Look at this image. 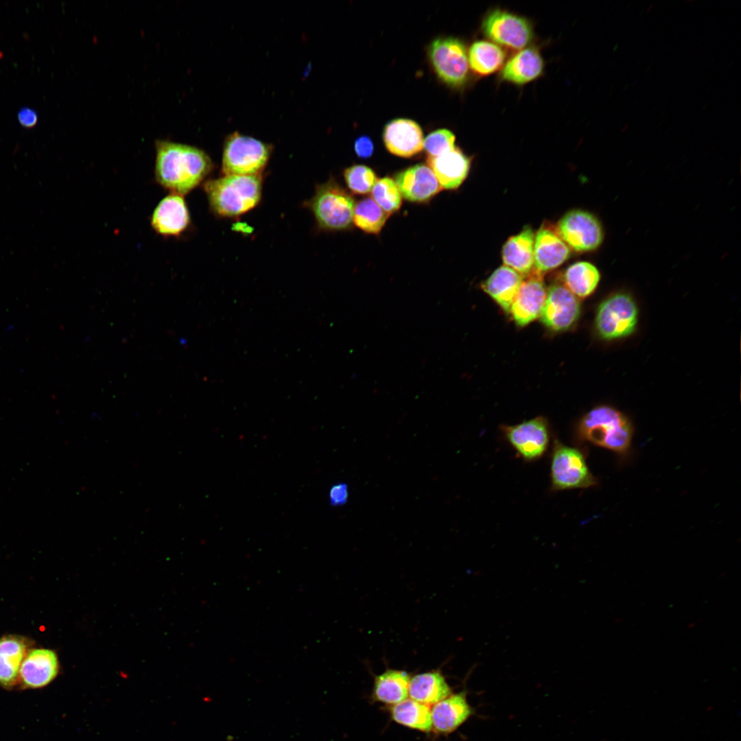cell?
<instances>
[{
	"instance_id": "obj_1",
	"label": "cell",
	"mask_w": 741,
	"mask_h": 741,
	"mask_svg": "<svg viewBox=\"0 0 741 741\" xmlns=\"http://www.w3.org/2000/svg\"><path fill=\"white\" fill-rule=\"evenodd\" d=\"M154 176L171 193L185 195L211 172L213 163L203 150L167 140L155 141Z\"/></svg>"
},
{
	"instance_id": "obj_2",
	"label": "cell",
	"mask_w": 741,
	"mask_h": 741,
	"mask_svg": "<svg viewBox=\"0 0 741 741\" xmlns=\"http://www.w3.org/2000/svg\"><path fill=\"white\" fill-rule=\"evenodd\" d=\"M204 189L215 213L237 216L252 209L259 202L261 178L259 175H225L206 182Z\"/></svg>"
},
{
	"instance_id": "obj_3",
	"label": "cell",
	"mask_w": 741,
	"mask_h": 741,
	"mask_svg": "<svg viewBox=\"0 0 741 741\" xmlns=\"http://www.w3.org/2000/svg\"><path fill=\"white\" fill-rule=\"evenodd\" d=\"M577 435L581 440L622 453L631 445L633 427L621 412L601 405L583 416L578 425Z\"/></svg>"
},
{
	"instance_id": "obj_4",
	"label": "cell",
	"mask_w": 741,
	"mask_h": 741,
	"mask_svg": "<svg viewBox=\"0 0 741 741\" xmlns=\"http://www.w3.org/2000/svg\"><path fill=\"white\" fill-rule=\"evenodd\" d=\"M307 206L312 211L319 226L323 229L340 231L351 226L354 199L333 179L316 187Z\"/></svg>"
},
{
	"instance_id": "obj_5",
	"label": "cell",
	"mask_w": 741,
	"mask_h": 741,
	"mask_svg": "<svg viewBox=\"0 0 741 741\" xmlns=\"http://www.w3.org/2000/svg\"><path fill=\"white\" fill-rule=\"evenodd\" d=\"M270 152L268 144L233 132L224 142L222 172L224 175H259L266 165Z\"/></svg>"
},
{
	"instance_id": "obj_6",
	"label": "cell",
	"mask_w": 741,
	"mask_h": 741,
	"mask_svg": "<svg viewBox=\"0 0 741 741\" xmlns=\"http://www.w3.org/2000/svg\"><path fill=\"white\" fill-rule=\"evenodd\" d=\"M638 314L631 295L615 293L599 305L595 318L596 331L601 338L609 341L629 336L636 329Z\"/></svg>"
},
{
	"instance_id": "obj_7",
	"label": "cell",
	"mask_w": 741,
	"mask_h": 741,
	"mask_svg": "<svg viewBox=\"0 0 741 741\" xmlns=\"http://www.w3.org/2000/svg\"><path fill=\"white\" fill-rule=\"evenodd\" d=\"M428 56L435 73L447 86L460 89L469 80L468 52L464 43L454 37H440L428 48Z\"/></svg>"
},
{
	"instance_id": "obj_8",
	"label": "cell",
	"mask_w": 741,
	"mask_h": 741,
	"mask_svg": "<svg viewBox=\"0 0 741 741\" xmlns=\"http://www.w3.org/2000/svg\"><path fill=\"white\" fill-rule=\"evenodd\" d=\"M481 30L490 41L513 50L528 47L534 38L533 27L528 19L501 8L486 13Z\"/></svg>"
},
{
	"instance_id": "obj_9",
	"label": "cell",
	"mask_w": 741,
	"mask_h": 741,
	"mask_svg": "<svg viewBox=\"0 0 741 741\" xmlns=\"http://www.w3.org/2000/svg\"><path fill=\"white\" fill-rule=\"evenodd\" d=\"M550 471L554 491L586 489L596 484L582 452L558 440L553 445Z\"/></svg>"
},
{
	"instance_id": "obj_10",
	"label": "cell",
	"mask_w": 741,
	"mask_h": 741,
	"mask_svg": "<svg viewBox=\"0 0 741 741\" xmlns=\"http://www.w3.org/2000/svg\"><path fill=\"white\" fill-rule=\"evenodd\" d=\"M556 233L568 247L581 252L598 248L604 237L602 226L598 219L583 210H573L567 213L559 220Z\"/></svg>"
},
{
	"instance_id": "obj_11",
	"label": "cell",
	"mask_w": 741,
	"mask_h": 741,
	"mask_svg": "<svg viewBox=\"0 0 741 741\" xmlns=\"http://www.w3.org/2000/svg\"><path fill=\"white\" fill-rule=\"evenodd\" d=\"M506 439L527 461L540 458L550 443L548 425L543 417H536L515 425L501 427Z\"/></svg>"
},
{
	"instance_id": "obj_12",
	"label": "cell",
	"mask_w": 741,
	"mask_h": 741,
	"mask_svg": "<svg viewBox=\"0 0 741 741\" xmlns=\"http://www.w3.org/2000/svg\"><path fill=\"white\" fill-rule=\"evenodd\" d=\"M580 312L577 297L566 286L555 284L548 290L540 316L548 328L563 331L574 324Z\"/></svg>"
},
{
	"instance_id": "obj_13",
	"label": "cell",
	"mask_w": 741,
	"mask_h": 741,
	"mask_svg": "<svg viewBox=\"0 0 741 741\" xmlns=\"http://www.w3.org/2000/svg\"><path fill=\"white\" fill-rule=\"evenodd\" d=\"M190 224L189 212L182 195L171 193L162 198L151 215L153 230L163 237L181 235Z\"/></svg>"
},
{
	"instance_id": "obj_14",
	"label": "cell",
	"mask_w": 741,
	"mask_h": 741,
	"mask_svg": "<svg viewBox=\"0 0 741 741\" xmlns=\"http://www.w3.org/2000/svg\"><path fill=\"white\" fill-rule=\"evenodd\" d=\"M384 142L392 154L408 158L423 148V134L420 126L413 120L399 118L388 122L384 130Z\"/></svg>"
},
{
	"instance_id": "obj_15",
	"label": "cell",
	"mask_w": 741,
	"mask_h": 741,
	"mask_svg": "<svg viewBox=\"0 0 741 741\" xmlns=\"http://www.w3.org/2000/svg\"><path fill=\"white\" fill-rule=\"evenodd\" d=\"M395 181L401 196L413 202L428 201L442 190L431 168L416 164L397 173Z\"/></svg>"
},
{
	"instance_id": "obj_16",
	"label": "cell",
	"mask_w": 741,
	"mask_h": 741,
	"mask_svg": "<svg viewBox=\"0 0 741 741\" xmlns=\"http://www.w3.org/2000/svg\"><path fill=\"white\" fill-rule=\"evenodd\" d=\"M546 295L543 281L539 274L523 281L510 310L516 324L526 325L540 316Z\"/></svg>"
},
{
	"instance_id": "obj_17",
	"label": "cell",
	"mask_w": 741,
	"mask_h": 741,
	"mask_svg": "<svg viewBox=\"0 0 741 741\" xmlns=\"http://www.w3.org/2000/svg\"><path fill=\"white\" fill-rule=\"evenodd\" d=\"M59 663L55 652L49 649L31 650L24 657L19 671L22 683L38 688L48 685L56 677Z\"/></svg>"
},
{
	"instance_id": "obj_18",
	"label": "cell",
	"mask_w": 741,
	"mask_h": 741,
	"mask_svg": "<svg viewBox=\"0 0 741 741\" xmlns=\"http://www.w3.org/2000/svg\"><path fill=\"white\" fill-rule=\"evenodd\" d=\"M545 62L539 49L528 46L517 51L501 69L500 80L517 86H523L541 77Z\"/></svg>"
},
{
	"instance_id": "obj_19",
	"label": "cell",
	"mask_w": 741,
	"mask_h": 741,
	"mask_svg": "<svg viewBox=\"0 0 741 741\" xmlns=\"http://www.w3.org/2000/svg\"><path fill=\"white\" fill-rule=\"evenodd\" d=\"M473 714L466 692L451 694L434 704L431 708L433 729L439 733H449L457 729Z\"/></svg>"
},
{
	"instance_id": "obj_20",
	"label": "cell",
	"mask_w": 741,
	"mask_h": 741,
	"mask_svg": "<svg viewBox=\"0 0 741 741\" xmlns=\"http://www.w3.org/2000/svg\"><path fill=\"white\" fill-rule=\"evenodd\" d=\"M427 159L440 185L446 189H455L462 183L471 164L470 158L457 147L437 156H427Z\"/></svg>"
},
{
	"instance_id": "obj_21",
	"label": "cell",
	"mask_w": 741,
	"mask_h": 741,
	"mask_svg": "<svg viewBox=\"0 0 741 741\" xmlns=\"http://www.w3.org/2000/svg\"><path fill=\"white\" fill-rule=\"evenodd\" d=\"M567 245L556 232L546 227L541 228L534 241V266L539 272L554 269L569 257Z\"/></svg>"
},
{
	"instance_id": "obj_22",
	"label": "cell",
	"mask_w": 741,
	"mask_h": 741,
	"mask_svg": "<svg viewBox=\"0 0 741 741\" xmlns=\"http://www.w3.org/2000/svg\"><path fill=\"white\" fill-rule=\"evenodd\" d=\"M534 232L530 227L510 237L502 251L505 266L520 274L530 273L534 266Z\"/></svg>"
},
{
	"instance_id": "obj_23",
	"label": "cell",
	"mask_w": 741,
	"mask_h": 741,
	"mask_svg": "<svg viewBox=\"0 0 741 741\" xmlns=\"http://www.w3.org/2000/svg\"><path fill=\"white\" fill-rule=\"evenodd\" d=\"M520 274L506 266L495 270L483 283L484 290L507 313L522 283Z\"/></svg>"
},
{
	"instance_id": "obj_24",
	"label": "cell",
	"mask_w": 741,
	"mask_h": 741,
	"mask_svg": "<svg viewBox=\"0 0 741 741\" xmlns=\"http://www.w3.org/2000/svg\"><path fill=\"white\" fill-rule=\"evenodd\" d=\"M451 694L449 685L439 671L420 673L410 679L408 696L421 703L433 705Z\"/></svg>"
},
{
	"instance_id": "obj_25",
	"label": "cell",
	"mask_w": 741,
	"mask_h": 741,
	"mask_svg": "<svg viewBox=\"0 0 741 741\" xmlns=\"http://www.w3.org/2000/svg\"><path fill=\"white\" fill-rule=\"evenodd\" d=\"M469 67L480 77H486L502 69L506 62L504 48L486 40H478L469 49Z\"/></svg>"
},
{
	"instance_id": "obj_26",
	"label": "cell",
	"mask_w": 741,
	"mask_h": 741,
	"mask_svg": "<svg viewBox=\"0 0 741 741\" xmlns=\"http://www.w3.org/2000/svg\"><path fill=\"white\" fill-rule=\"evenodd\" d=\"M409 674L403 671L388 669L375 677L373 696L377 701L394 705L408 697Z\"/></svg>"
},
{
	"instance_id": "obj_27",
	"label": "cell",
	"mask_w": 741,
	"mask_h": 741,
	"mask_svg": "<svg viewBox=\"0 0 741 741\" xmlns=\"http://www.w3.org/2000/svg\"><path fill=\"white\" fill-rule=\"evenodd\" d=\"M26 650L22 637L9 635L0 639V685L10 686L16 682Z\"/></svg>"
},
{
	"instance_id": "obj_28",
	"label": "cell",
	"mask_w": 741,
	"mask_h": 741,
	"mask_svg": "<svg viewBox=\"0 0 741 741\" xmlns=\"http://www.w3.org/2000/svg\"><path fill=\"white\" fill-rule=\"evenodd\" d=\"M392 719L398 724L424 732L432 729L431 708L411 698L390 707Z\"/></svg>"
},
{
	"instance_id": "obj_29",
	"label": "cell",
	"mask_w": 741,
	"mask_h": 741,
	"mask_svg": "<svg viewBox=\"0 0 741 741\" xmlns=\"http://www.w3.org/2000/svg\"><path fill=\"white\" fill-rule=\"evenodd\" d=\"M598 268L587 261L571 265L565 273L566 287L578 297L585 298L593 292L600 281Z\"/></svg>"
},
{
	"instance_id": "obj_30",
	"label": "cell",
	"mask_w": 741,
	"mask_h": 741,
	"mask_svg": "<svg viewBox=\"0 0 741 741\" xmlns=\"http://www.w3.org/2000/svg\"><path fill=\"white\" fill-rule=\"evenodd\" d=\"M388 216L372 198H366L355 205L353 222L367 233L378 234Z\"/></svg>"
},
{
	"instance_id": "obj_31",
	"label": "cell",
	"mask_w": 741,
	"mask_h": 741,
	"mask_svg": "<svg viewBox=\"0 0 741 741\" xmlns=\"http://www.w3.org/2000/svg\"><path fill=\"white\" fill-rule=\"evenodd\" d=\"M371 191L372 199L388 215L400 208L402 196L395 181L391 178L377 180Z\"/></svg>"
},
{
	"instance_id": "obj_32",
	"label": "cell",
	"mask_w": 741,
	"mask_h": 741,
	"mask_svg": "<svg viewBox=\"0 0 741 741\" xmlns=\"http://www.w3.org/2000/svg\"><path fill=\"white\" fill-rule=\"evenodd\" d=\"M344 177L349 189L357 194L370 192L377 180L374 171L364 165H354L346 168Z\"/></svg>"
},
{
	"instance_id": "obj_33",
	"label": "cell",
	"mask_w": 741,
	"mask_h": 741,
	"mask_svg": "<svg viewBox=\"0 0 741 741\" xmlns=\"http://www.w3.org/2000/svg\"><path fill=\"white\" fill-rule=\"evenodd\" d=\"M456 137L449 130L438 129L424 139L423 148L428 156H437L456 148Z\"/></svg>"
},
{
	"instance_id": "obj_34",
	"label": "cell",
	"mask_w": 741,
	"mask_h": 741,
	"mask_svg": "<svg viewBox=\"0 0 741 741\" xmlns=\"http://www.w3.org/2000/svg\"><path fill=\"white\" fill-rule=\"evenodd\" d=\"M349 496V486L346 483L339 482L333 484L329 491V501L333 506H340L347 503Z\"/></svg>"
},
{
	"instance_id": "obj_35",
	"label": "cell",
	"mask_w": 741,
	"mask_h": 741,
	"mask_svg": "<svg viewBox=\"0 0 741 741\" xmlns=\"http://www.w3.org/2000/svg\"><path fill=\"white\" fill-rule=\"evenodd\" d=\"M19 123L23 128L30 129L35 127L38 121L37 112L31 108H22L17 113Z\"/></svg>"
},
{
	"instance_id": "obj_36",
	"label": "cell",
	"mask_w": 741,
	"mask_h": 741,
	"mask_svg": "<svg viewBox=\"0 0 741 741\" xmlns=\"http://www.w3.org/2000/svg\"><path fill=\"white\" fill-rule=\"evenodd\" d=\"M354 150L360 158H368L372 156L374 152V145L370 137L361 136L355 140Z\"/></svg>"
},
{
	"instance_id": "obj_37",
	"label": "cell",
	"mask_w": 741,
	"mask_h": 741,
	"mask_svg": "<svg viewBox=\"0 0 741 741\" xmlns=\"http://www.w3.org/2000/svg\"><path fill=\"white\" fill-rule=\"evenodd\" d=\"M652 7V5H651L650 6V8H648V9L647 10H648L647 12H649V10H650V8H651Z\"/></svg>"
}]
</instances>
